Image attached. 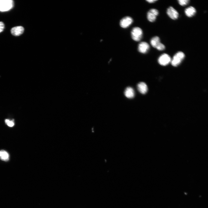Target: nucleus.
Wrapping results in <instances>:
<instances>
[{
    "instance_id": "f257e3e1",
    "label": "nucleus",
    "mask_w": 208,
    "mask_h": 208,
    "mask_svg": "<svg viewBox=\"0 0 208 208\" xmlns=\"http://www.w3.org/2000/svg\"><path fill=\"white\" fill-rule=\"evenodd\" d=\"M185 57L184 54L182 51L178 52L173 57L171 61L172 65L174 66L179 65L184 60Z\"/></svg>"
},
{
    "instance_id": "f03ea898",
    "label": "nucleus",
    "mask_w": 208,
    "mask_h": 208,
    "mask_svg": "<svg viewBox=\"0 0 208 208\" xmlns=\"http://www.w3.org/2000/svg\"><path fill=\"white\" fill-rule=\"evenodd\" d=\"M143 34V32L142 30L138 27L133 28L131 32L132 38L136 41H140L141 39Z\"/></svg>"
},
{
    "instance_id": "7ed1b4c3",
    "label": "nucleus",
    "mask_w": 208,
    "mask_h": 208,
    "mask_svg": "<svg viewBox=\"0 0 208 208\" xmlns=\"http://www.w3.org/2000/svg\"><path fill=\"white\" fill-rule=\"evenodd\" d=\"M13 2L12 0H0V11H9L13 7Z\"/></svg>"
},
{
    "instance_id": "20e7f679",
    "label": "nucleus",
    "mask_w": 208,
    "mask_h": 208,
    "mask_svg": "<svg viewBox=\"0 0 208 208\" xmlns=\"http://www.w3.org/2000/svg\"><path fill=\"white\" fill-rule=\"evenodd\" d=\"M159 14V12L157 9H151L147 13V17L148 20L150 22H154Z\"/></svg>"
},
{
    "instance_id": "39448f33",
    "label": "nucleus",
    "mask_w": 208,
    "mask_h": 208,
    "mask_svg": "<svg viewBox=\"0 0 208 208\" xmlns=\"http://www.w3.org/2000/svg\"><path fill=\"white\" fill-rule=\"evenodd\" d=\"M171 61V58L169 55L164 54L160 57L158 61L160 65L165 66L168 65Z\"/></svg>"
},
{
    "instance_id": "423d86ee",
    "label": "nucleus",
    "mask_w": 208,
    "mask_h": 208,
    "mask_svg": "<svg viewBox=\"0 0 208 208\" xmlns=\"http://www.w3.org/2000/svg\"><path fill=\"white\" fill-rule=\"evenodd\" d=\"M133 20L130 17L127 16L124 17L120 22V26L124 28H126L129 26L132 23Z\"/></svg>"
},
{
    "instance_id": "0eeeda50",
    "label": "nucleus",
    "mask_w": 208,
    "mask_h": 208,
    "mask_svg": "<svg viewBox=\"0 0 208 208\" xmlns=\"http://www.w3.org/2000/svg\"><path fill=\"white\" fill-rule=\"evenodd\" d=\"M167 13L170 18L173 20L177 19L179 17L178 13L172 7H170L167 9Z\"/></svg>"
},
{
    "instance_id": "6e6552de",
    "label": "nucleus",
    "mask_w": 208,
    "mask_h": 208,
    "mask_svg": "<svg viewBox=\"0 0 208 208\" xmlns=\"http://www.w3.org/2000/svg\"><path fill=\"white\" fill-rule=\"evenodd\" d=\"M149 48V45L148 43L145 42H143L139 45L138 49L140 53L145 54L147 53Z\"/></svg>"
},
{
    "instance_id": "1a4fd4ad",
    "label": "nucleus",
    "mask_w": 208,
    "mask_h": 208,
    "mask_svg": "<svg viewBox=\"0 0 208 208\" xmlns=\"http://www.w3.org/2000/svg\"><path fill=\"white\" fill-rule=\"evenodd\" d=\"M24 31V28L21 26H16L13 28L11 32L13 36H18L22 34Z\"/></svg>"
},
{
    "instance_id": "9d476101",
    "label": "nucleus",
    "mask_w": 208,
    "mask_h": 208,
    "mask_svg": "<svg viewBox=\"0 0 208 208\" xmlns=\"http://www.w3.org/2000/svg\"><path fill=\"white\" fill-rule=\"evenodd\" d=\"M139 91L143 94H145L147 92L148 89L147 85L144 82L139 83L137 86Z\"/></svg>"
},
{
    "instance_id": "9b49d317",
    "label": "nucleus",
    "mask_w": 208,
    "mask_h": 208,
    "mask_svg": "<svg viewBox=\"0 0 208 208\" xmlns=\"http://www.w3.org/2000/svg\"><path fill=\"white\" fill-rule=\"evenodd\" d=\"M185 13L187 16L189 17H191L195 14L196 10L195 8L191 6L185 9Z\"/></svg>"
},
{
    "instance_id": "f8f14e48",
    "label": "nucleus",
    "mask_w": 208,
    "mask_h": 208,
    "mask_svg": "<svg viewBox=\"0 0 208 208\" xmlns=\"http://www.w3.org/2000/svg\"><path fill=\"white\" fill-rule=\"evenodd\" d=\"M125 96L128 98L131 99L133 98L135 95V92L134 89L132 88L129 87L127 88L124 92Z\"/></svg>"
},
{
    "instance_id": "ddd939ff",
    "label": "nucleus",
    "mask_w": 208,
    "mask_h": 208,
    "mask_svg": "<svg viewBox=\"0 0 208 208\" xmlns=\"http://www.w3.org/2000/svg\"><path fill=\"white\" fill-rule=\"evenodd\" d=\"M9 153L4 150L0 151V159L1 160L7 162L9 160Z\"/></svg>"
},
{
    "instance_id": "4468645a",
    "label": "nucleus",
    "mask_w": 208,
    "mask_h": 208,
    "mask_svg": "<svg viewBox=\"0 0 208 208\" xmlns=\"http://www.w3.org/2000/svg\"><path fill=\"white\" fill-rule=\"evenodd\" d=\"M150 43L152 46L156 48L161 43L160 39L158 37H154L151 40Z\"/></svg>"
},
{
    "instance_id": "2eb2a0df",
    "label": "nucleus",
    "mask_w": 208,
    "mask_h": 208,
    "mask_svg": "<svg viewBox=\"0 0 208 208\" xmlns=\"http://www.w3.org/2000/svg\"><path fill=\"white\" fill-rule=\"evenodd\" d=\"M178 1L179 4L180 5L184 6L187 5L190 1L189 0H179Z\"/></svg>"
},
{
    "instance_id": "dca6fc26",
    "label": "nucleus",
    "mask_w": 208,
    "mask_h": 208,
    "mask_svg": "<svg viewBox=\"0 0 208 208\" xmlns=\"http://www.w3.org/2000/svg\"><path fill=\"white\" fill-rule=\"evenodd\" d=\"M5 122L7 126L10 127H13L14 125V122L13 120L11 121L8 119H6L5 120Z\"/></svg>"
},
{
    "instance_id": "f3484780",
    "label": "nucleus",
    "mask_w": 208,
    "mask_h": 208,
    "mask_svg": "<svg viewBox=\"0 0 208 208\" xmlns=\"http://www.w3.org/2000/svg\"><path fill=\"white\" fill-rule=\"evenodd\" d=\"M156 48L159 51H163L165 49V47L164 45L161 43Z\"/></svg>"
},
{
    "instance_id": "a211bd4d",
    "label": "nucleus",
    "mask_w": 208,
    "mask_h": 208,
    "mask_svg": "<svg viewBox=\"0 0 208 208\" xmlns=\"http://www.w3.org/2000/svg\"><path fill=\"white\" fill-rule=\"evenodd\" d=\"M5 28V25L4 23L1 22H0V33L3 32Z\"/></svg>"
},
{
    "instance_id": "6ab92c4d",
    "label": "nucleus",
    "mask_w": 208,
    "mask_h": 208,
    "mask_svg": "<svg viewBox=\"0 0 208 208\" xmlns=\"http://www.w3.org/2000/svg\"><path fill=\"white\" fill-rule=\"evenodd\" d=\"M146 1L149 3H152L157 2V0H149V1Z\"/></svg>"
}]
</instances>
